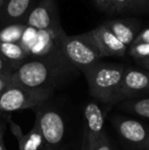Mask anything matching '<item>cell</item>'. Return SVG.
Segmentation results:
<instances>
[{
	"label": "cell",
	"mask_w": 149,
	"mask_h": 150,
	"mask_svg": "<svg viewBox=\"0 0 149 150\" xmlns=\"http://www.w3.org/2000/svg\"><path fill=\"white\" fill-rule=\"evenodd\" d=\"M27 28L26 24L9 25L0 32V42H22Z\"/></svg>",
	"instance_id": "2e32d148"
},
{
	"label": "cell",
	"mask_w": 149,
	"mask_h": 150,
	"mask_svg": "<svg viewBox=\"0 0 149 150\" xmlns=\"http://www.w3.org/2000/svg\"><path fill=\"white\" fill-rule=\"evenodd\" d=\"M1 8V22L3 24H20L34 8V0H7Z\"/></svg>",
	"instance_id": "7c38bea8"
},
{
	"label": "cell",
	"mask_w": 149,
	"mask_h": 150,
	"mask_svg": "<svg viewBox=\"0 0 149 150\" xmlns=\"http://www.w3.org/2000/svg\"><path fill=\"white\" fill-rule=\"evenodd\" d=\"M92 34L103 57L106 56L121 57L125 56L126 52L128 51V46L121 43L104 23L97 28L93 29Z\"/></svg>",
	"instance_id": "30bf717a"
},
{
	"label": "cell",
	"mask_w": 149,
	"mask_h": 150,
	"mask_svg": "<svg viewBox=\"0 0 149 150\" xmlns=\"http://www.w3.org/2000/svg\"><path fill=\"white\" fill-rule=\"evenodd\" d=\"M94 2L101 10L110 14L112 7V0H94Z\"/></svg>",
	"instance_id": "7402d4cb"
},
{
	"label": "cell",
	"mask_w": 149,
	"mask_h": 150,
	"mask_svg": "<svg viewBox=\"0 0 149 150\" xmlns=\"http://www.w3.org/2000/svg\"><path fill=\"white\" fill-rule=\"evenodd\" d=\"M36 120L46 150H81L84 135L83 113L74 104L53 99L35 107Z\"/></svg>",
	"instance_id": "6da1fadb"
},
{
	"label": "cell",
	"mask_w": 149,
	"mask_h": 150,
	"mask_svg": "<svg viewBox=\"0 0 149 150\" xmlns=\"http://www.w3.org/2000/svg\"><path fill=\"white\" fill-rule=\"evenodd\" d=\"M55 46L59 53L81 73L103 57L92 31L74 36L66 35L62 31L55 37Z\"/></svg>",
	"instance_id": "3957f363"
},
{
	"label": "cell",
	"mask_w": 149,
	"mask_h": 150,
	"mask_svg": "<svg viewBox=\"0 0 149 150\" xmlns=\"http://www.w3.org/2000/svg\"><path fill=\"white\" fill-rule=\"evenodd\" d=\"M73 67L54 48L49 53L35 56L24 62L13 74L11 83L30 89H44L56 92L73 81L76 76Z\"/></svg>",
	"instance_id": "7a4b0ae2"
},
{
	"label": "cell",
	"mask_w": 149,
	"mask_h": 150,
	"mask_svg": "<svg viewBox=\"0 0 149 150\" xmlns=\"http://www.w3.org/2000/svg\"><path fill=\"white\" fill-rule=\"evenodd\" d=\"M137 43H149V28L144 29L138 34L133 44Z\"/></svg>",
	"instance_id": "603a6c76"
},
{
	"label": "cell",
	"mask_w": 149,
	"mask_h": 150,
	"mask_svg": "<svg viewBox=\"0 0 149 150\" xmlns=\"http://www.w3.org/2000/svg\"><path fill=\"white\" fill-rule=\"evenodd\" d=\"M149 94V71L127 67L123 75L115 104L127 100L143 98Z\"/></svg>",
	"instance_id": "ba28073f"
},
{
	"label": "cell",
	"mask_w": 149,
	"mask_h": 150,
	"mask_svg": "<svg viewBox=\"0 0 149 150\" xmlns=\"http://www.w3.org/2000/svg\"><path fill=\"white\" fill-rule=\"evenodd\" d=\"M84 135L81 150H89L105 134L104 112L97 101H89L83 108Z\"/></svg>",
	"instance_id": "9c48e42d"
},
{
	"label": "cell",
	"mask_w": 149,
	"mask_h": 150,
	"mask_svg": "<svg viewBox=\"0 0 149 150\" xmlns=\"http://www.w3.org/2000/svg\"><path fill=\"white\" fill-rule=\"evenodd\" d=\"M9 122L12 133L18 141L20 150H41V148L44 147L43 137L37 125H34L33 129L28 134L24 135L18 125L12 122L11 120Z\"/></svg>",
	"instance_id": "5bb4252c"
},
{
	"label": "cell",
	"mask_w": 149,
	"mask_h": 150,
	"mask_svg": "<svg viewBox=\"0 0 149 150\" xmlns=\"http://www.w3.org/2000/svg\"><path fill=\"white\" fill-rule=\"evenodd\" d=\"M0 150H6L5 147H4V144H3V138H2L1 128H0Z\"/></svg>",
	"instance_id": "484cf974"
},
{
	"label": "cell",
	"mask_w": 149,
	"mask_h": 150,
	"mask_svg": "<svg viewBox=\"0 0 149 150\" xmlns=\"http://www.w3.org/2000/svg\"><path fill=\"white\" fill-rule=\"evenodd\" d=\"M127 12H129V0H112L110 14L127 13Z\"/></svg>",
	"instance_id": "d6986e66"
},
{
	"label": "cell",
	"mask_w": 149,
	"mask_h": 150,
	"mask_svg": "<svg viewBox=\"0 0 149 150\" xmlns=\"http://www.w3.org/2000/svg\"><path fill=\"white\" fill-rule=\"evenodd\" d=\"M104 24L117 36V38L130 47L140 33V22L135 18H117L106 21Z\"/></svg>",
	"instance_id": "8fae6325"
},
{
	"label": "cell",
	"mask_w": 149,
	"mask_h": 150,
	"mask_svg": "<svg viewBox=\"0 0 149 150\" xmlns=\"http://www.w3.org/2000/svg\"><path fill=\"white\" fill-rule=\"evenodd\" d=\"M3 5H4V2L0 1V9H1V8H2V7H3Z\"/></svg>",
	"instance_id": "4316f807"
},
{
	"label": "cell",
	"mask_w": 149,
	"mask_h": 150,
	"mask_svg": "<svg viewBox=\"0 0 149 150\" xmlns=\"http://www.w3.org/2000/svg\"><path fill=\"white\" fill-rule=\"evenodd\" d=\"M129 12L149 13V0H129Z\"/></svg>",
	"instance_id": "ac0fdd59"
},
{
	"label": "cell",
	"mask_w": 149,
	"mask_h": 150,
	"mask_svg": "<svg viewBox=\"0 0 149 150\" xmlns=\"http://www.w3.org/2000/svg\"><path fill=\"white\" fill-rule=\"evenodd\" d=\"M0 55L14 71L32 58L28 47L23 42H0Z\"/></svg>",
	"instance_id": "4fadbf2b"
},
{
	"label": "cell",
	"mask_w": 149,
	"mask_h": 150,
	"mask_svg": "<svg viewBox=\"0 0 149 150\" xmlns=\"http://www.w3.org/2000/svg\"><path fill=\"white\" fill-rule=\"evenodd\" d=\"M129 54L136 61L146 59L149 57V43L132 44L129 47Z\"/></svg>",
	"instance_id": "e0dca14e"
},
{
	"label": "cell",
	"mask_w": 149,
	"mask_h": 150,
	"mask_svg": "<svg viewBox=\"0 0 149 150\" xmlns=\"http://www.w3.org/2000/svg\"><path fill=\"white\" fill-rule=\"evenodd\" d=\"M112 122L121 141L130 150H149V125L123 115H115Z\"/></svg>",
	"instance_id": "8992f818"
},
{
	"label": "cell",
	"mask_w": 149,
	"mask_h": 150,
	"mask_svg": "<svg viewBox=\"0 0 149 150\" xmlns=\"http://www.w3.org/2000/svg\"><path fill=\"white\" fill-rule=\"evenodd\" d=\"M26 25L35 30L53 34L54 38L61 33L58 8L55 0H40L27 18Z\"/></svg>",
	"instance_id": "52a82bcc"
},
{
	"label": "cell",
	"mask_w": 149,
	"mask_h": 150,
	"mask_svg": "<svg viewBox=\"0 0 149 150\" xmlns=\"http://www.w3.org/2000/svg\"><path fill=\"white\" fill-rule=\"evenodd\" d=\"M0 1H2V2H5V1H6V0H0Z\"/></svg>",
	"instance_id": "83f0119b"
},
{
	"label": "cell",
	"mask_w": 149,
	"mask_h": 150,
	"mask_svg": "<svg viewBox=\"0 0 149 150\" xmlns=\"http://www.w3.org/2000/svg\"><path fill=\"white\" fill-rule=\"evenodd\" d=\"M125 69L121 63L100 60L84 71L90 95L100 102L115 104Z\"/></svg>",
	"instance_id": "277c9868"
},
{
	"label": "cell",
	"mask_w": 149,
	"mask_h": 150,
	"mask_svg": "<svg viewBox=\"0 0 149 150\" xmlns=\"http://www.w3.org/2000/svg\"><path fill=\"white\" fill-rule=\"evenodd\" d=\"M14 73H16V71L0 55V76L5 78V79H8L9 81H11V78Z\"/></svg>",
	"instance_id": "ffe728a7"
},
{
	"label": "cell",
	"mask_w": 149,
	"mask_h": 150,
	"mask_svg": "<svg viewBox=\"0 0 149 150\" xmlns=\"http://www.w3.org/2000/svg\"><path fill=\"white\" fill-rule=\"evenodd\" d=\"M53 91L30 89L11 84L0 95V111L11 112L28 108H35L39 104L54 96Z\"/></svg>",
	"instance_id": "5b68a950"
},
{
	"label": "cell",
	"mask_w": 149,
	"mask_h": 150,
	"mask_svg": "<svg viewBox=\"0 0 149 150\" xmlns=\"http://www.w3.org/2000/svg\"><path fill=\"white\" fill-rule=\"evenodd\" d=\"M11 84H12L11 81H9L8 79H5V78H3V77L0 76V95L7 89Z\"/></svg>",
	"instance_id": "cb8c5ba5"
},
{
	"label": "cell",
	"mask_w": 149,
	"mask_h": 150,
	"mask_svg": "<svg viewBox=\"0 0 149 150\" xmlns=\"http://www.w3.org/2000/svg\"><path fill=\"white\" fill-rule=\"evenodd\" d=\"M136 62L139 64V67H141V69H146V71H149V57L146 58V59H143V60L136 61Z\"/></svg>",
	"instance_id": "d4e9b609"
},
{
	"label": "cell",
	"mask_w": 149,
	"mask_h": 150,
	"mask_svg": "<svg viewBox=\"0 0 149 150\" xmlns=\"http://www.w3.org/2000/svg\"><path fill=\"white\" fill-rule=\"evenodd\" d=\"M89 150H112V144L106 133Z\"/></svg>",
	"instance_id": "44dd1931"
},
{
	"label": "cell",
	"mask_w": 149,
	"mask_h": 150,
	"mask_svg": "<svg viewBox=\"0 0 149 150\" xmlns=\"http://www.w3.org/2000/svg\"><path fill=\"white\" fill-rule=\"evenodd\" d=\"M119 107L126 112L149 120V97L123 101L119 103Z\"/></svg>",
	"instance_id": "9a60e30c"
}]
</instances>
